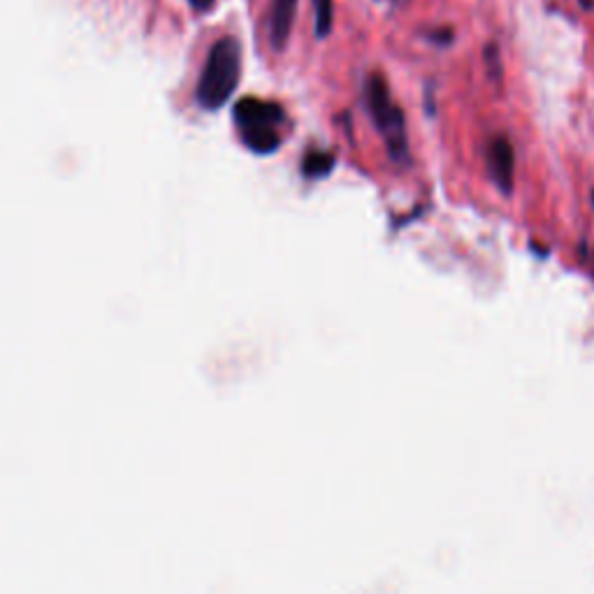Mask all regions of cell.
<instances>
[{
	"label": "cell",
	"instance_id": "cell-1",
	"mask_svg": "<svg viewBox=\"0 0 594 594\" xmlns=\"http://www.w3.org/2000/svg\"><path fill=\"white\" fill-rule=\"evenodd\" d=\"M242 77V45L235 35H224L212 45L207 61L197 82L195 98L201 107L221 110L237 91Z\"/></svg>",
	"mask_w": 594,
	"mask_h": 594
},
{
	"label": "cell",
	"instance_id": "cell-2",
	"mask_svg": "<svg viewBox=\"0 0 594 594\" xmlns=\"http://www.w3.org/2000/svg\"><path fill=\"white\" fill-rule=\"evenodd\" d=\"M237 133L249 151L267 156L284 142L286 110L279 103L259 101V98H242L232 110Z\"/></svg>",
	"mask_w": 594,
	"mask_h": 594
},
{
	"label": "cell",
	"instance_id": "cell-3",
	"mask_svg": "<svg viewBox=\"0 0 594 594\" xmlns=\"http://www.w3.org/2000/svg\"><path fill=\"white\" fill-rule=\"evenodd\" d=\"M365 101L372 122L384 137L390 158L398 165L409 163V137L407 122L400 105L392 103L386 77L381 72H372L365 82Z\"/></svg>",
	"mask_w": 594,
	"mask_h": 594
},
{
	"label": "cell",
	"instance_id": "cell-4",
	"mask_svg": "<svg viewBox=\"0 0 594 594\" xmlns=\"http://www.w3.org/2000/svg\"><path fill=\"white\" fill-rule=\"evenodd\" d=\"M488 170L494 186L504 195H511L516 184V151L504 135L492 137L488 145Z\"/></svg>",
	"mask_w": 594,
	"mask_h": 594
},
{
	"label": "cell",
	"instance_id": "cell-5",
	"mask_svg": "<svg viewBox=\"0 0 594 594\" xmlns=\"http://www.w3.org/2000/svg\"><path fill=\"white\" fill-rule=\"evenodd\" d=\"M297 3L300 0H272L270 5V19H267V35L270 45L276 52H284L297 16Z\"/></svg>",
	"mask_w": 594,
	"mask_h": 594
},
{
	"label": "cell",
	"instance_id": "cell-6",
	"mask_svg": "<svg viewBox=\"0 0 594 594\" xmlns=\"http://www.w3.org/2000/svg\"><path fill=\"white\" fill-rule=\"evenodd\" d=\"M334 168V153L330 151H309L302 161V172L309 180H323Z\"/></svg>",
	"mask_w": 594,
	"mask_h": 594
},
{
	"label": "cell",
	"instance_id": "cell-7",
	"mask_svg": "<svg viewBox=\"0 0 594 594\" xmlns=\"http://www.w3.org/2000/svg\"><path fill=\"white\" fill-rule=\"evenodd\" d=\"M313 3V19H316V37L325 39L332 33V24H334V0H311Z\"/></svg>",
	"mask_w": 594,
	"mask_h": 594
},
{
	"label": "cell",
	"instance_id": "cell-8",
	"mask_svg": "<svg viewBox=\"0 0 594 594\" xmlns=\"http://www.w3.org/2000/svg\"><path fill=\"white\" fill-rule=\"evenodd\" d=\"M483 61H486V70H488V77L492 79L494 84H502V77H504V68H502V54H500V47L498 43H488L486 49H483Z\"/></svg>",
	"mask_w": 594,
	"mask_h": 594
},
{
	"label": "cell",
	"instance_id": "cell-9",
	"mask_svg": "<svg viewBox=\"0 0 594 594\" xmlns=\"http://www.w3.org/2000/svg\"><path fill=\"white\" fill-rule=\"evenodd\" d=\"M427 39L432 45H439V47H448L453 39H455V33L450 28H434L432 33H427Z\"/></svg>",
	"mask_w": 594,
	"mask_h": 594
},
{
	"label": "cell",
	"instance_id": "cell-10",
	"mask_svg": "<svg viewBox=\"0 0 594 594\" xmlns=\"http://www.w3.org/2000/svg\"><path fill=\"white\" fill-rule=\"evenodd\" d=\"M186 3L195 10V12H212L216 0H186Z\"/></svg>",
	"mask_w": 594,
	"mask_h": 594
},
{
	"label": "cell",
	"instance_id": "cell-11",
	"mask_svg": "<svg viewBox=\"0 0 594 594\" xmlns=\"http://www.w3.org/2000/svg\"><path fill=\"white\" fill-rule=\"evenodd\" d=\"M581 3H583V8H587V10H592V5H594L592 0H581Z\"/></svg>",
	"mask_w": 594,
	"mask_h": 594
}]
</instances>
